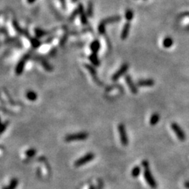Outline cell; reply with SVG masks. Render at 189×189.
I'll return each mask as SVG.
<instances>
[{
	"instance_id": "1",
	"label": "cell",
	"mask_w": 189,
	"mask_h": 189,
	"mask_svg": "<svg viewBox=\"0 0 189 189\" xmlns=\"http://www.w3.org/2000/svg\"><path fill=\"white\" fill-rule=\"evenodd\" d=\"M142 166L144 167V177L145 180L146 181L147 184H149L150 187L153 188H157V183L155 179H154L153 175H152L151 171L149 170V162L147 160H143Z\"/></svg>"
},
{
	"instance_id": "2",
	"label": "cell",
	"mask_w": 189,
	"mask_h": 189,
	"mask_svg": "<svg viewBox=\"0 0 189 189\" xmlns=\"http://www.w3.org/2000/svg\"><path fill=\"white\" fill-rule=\"evenodd\" d=\"M32 55V53H31L30 52H28V53H25L23 56L22 57V58L20 60L18 64H16V67L15 69V73L16 75L19 76L20 74H22L25 70V64H26L27 61L29 59H31Z\"/></svg>"
},
{
	"instance_id": "3",
	"label": "cell",
	"mask_w": 189,
	"mask_h": 189,
	"mask_svg": "<svg viewBox=\"0 0 189 189\" xmlns=\"http://www.w3.org/2000/svg\"><path fill=\"white\" fill-rule=\"evenodd\" d=\"M88 136H89L88 133L86 132H80L74 133V134H69L65 136V137H64V141L67 142L84 141V140L87 139Z\"/></svg>"
},
{
	"instance_id": "4",
	"label": "cell",
	"mask_w": 189,
	"mask_h": 189,
	"mask_svg": "<svg viewBox=\"0 0 189 189\" xmlns=\"http://www.w3.org/2000/svg\"><path fill=\"white\" fill-rule=\"evenodd\" d=\"M85 68L89 71V73L91 74L92 78L94 81V82L98 85L99 86H103L104 84L102 81L100 80V79L98 77V73H97L95 67H94L93 64H84Z\"/></svg>"
},
{
	"instance_id": "5",
	"label": "cell",
	"mask_w": 189,
	"mask_h": 189,
	"mask_svg": "<svg viewBox=\"0 0 189 189\" xmlns=\"http://www.w3.org/2000/svg\"><path fill=\"white\" fill-rule=\"evenodd\" d=\"M94 156L95 155L92 152H89V153H87L86 155H84V156H82L81 158H80L79 159H77V160L74 162V166L77 167H81V166L84 165L88 163L93 160L94 158Z\"/></svg>"
},
{
	"instance_id": "6",
	"label": "cell",
	"mask_w": 189,
	"mask_h": 189,
	"mask_svg": "<svg viewBox=\"0 0 189 189\" xmlns=\"http://www.w3.org/2000/svg\"><path fill=\"white\" fill-rule=\"evenodd\" d=\"M118 130L120 135V139H121V142L123 146H126L128 144V135H127V132L125 126L124 124H119L118 126Z\"/></svg>"
},
{
	"instance_id": "7",
	"label": "cell",
	"mask_w": 189,
	"mask_h": 189,
	"mask_svg": "<svg viewBox=\"0 0 189 189\" xmlns=\"http://www.w3.org/2000/svg\"><path fill=\"white\" fill-rule=\"evenodd\" d=\"M129 68V64L128 63H124L122 64V66L119 68V70L116 71L112 77V80L113 81H116L120 78H121L123 74H125L126 71H128Z\"/></svg>"
},
{
	"instance_id": "8",
	"label": "cell",
	"mask_w": 189,
	"mask_h": 189,
	"mask_svg": "<svg viewBox=\"0 0 189 189\" xmlns=\"http://www.w3.org/2000/svg\"><path fill=\"white\" fill-rule=\"evenodd\" d=\"M171 128L172 130L174 131L175 135H177V137H178V139L180 140V141H184L186 139V135L185 133L184 132V131L182 130V129L181 128V127L177 125V123H173L171 124Z\"/></svg>"
},
{
	"instance_id": "9",
	"label": "cell",
	"mask_w": 189,
	"mask_h": 189,
	"mask_svg": "<svg viewBox=\"0 0 189 189\" xmlns=\"http://www.w3.org/2000/svg\"><path fill=\"white\" fill-rule=\"evenodd\" d=\"M57 29H58L57 27H55V28L50 29V30H44V29H41L40 27H36V28H34V34H35L36 37L40 39L44 36H47L49 35V34L54 33V32H56Z\"/></svg>"
},
{
	"instance_id": "10",
	"label": "cell",
	"mask_w": 189,
	"mask_h": 189,
	"mask_svg": "<svg viewBox=\"0 0 189 189\" xmlns=\"http://www.w3.org/2000/svg\"><path fill=\"white\" fill-rule=\"evenodd\" d=\"M78 10H79V17L81 20V22L82 25H87L88 24V16L87 13L85 12L84 11V6L81 3L79 4V5L77 6Z\"/></svg>"
},
{
	"instance_id": "11",
	"label": "cell",
	"mask_w": 189,
	"mask_h": 189,
	"mask_svg": "<svg viewBox=\"0 0 189 189\" xmlns=\"http://www.w3.org/2000/svg\"><path fill=\"white\" fill-rule=\"evenodd\" d=\"M125 82H126L127 85H128V86L129 87V88H130V91L132 92V93L134 94H137L138 93L137 86V85L135 84L134 81H133V80L132 79V77H131V76L130 74L125 75Z\"/></svg>"
},
{
	"instance_id": "12",
	"label": "cell",
	"mask_w": 189,
	"mask_h": 189,
	"mask_svg": "<svg viewBox=\"0 0 189 189\" xmlns=\"http://www.w3.org/2000/svg\"><path fill=\"white\" fill-rule=\"evenodd\" d=\"M131 27V24L130 22H127L126 23L124 24L123 29H122L121 34V38L122 40H125L129 35L130 33Z\"/></svg>"
},
{
	"instance_id": "13",
	"label": "cell",
	"mask_w": 189,
	"mask_h": 189,
	"mask_svg": "<svg viewBox=\"0 0 189 189\" xmlns=\"http://www.w3.org/2000/svg\"><path fill=\"white\" fill-rule=\"evenodd\" d=\"M121 20V17L120 15H114L111 16V17H108L107 18H105L101 22H102L104 25H108L112 23H116V22H119Z\"/></svg>"
},
{
	"instance_id": "14",
	"label": "cell",
	"mask_w": 189,
	"mask_h": 189,
	"mask_svg": "<svg viewBox=\"0 0 189 189\" xmlns=\"http://www.w3.org/2000/svg\"><path fill=\"white\" fill-rule=\"evenodd\" d=\"M155 84V81L154 80L148 79H141L139 80L137 83V85L138 86L141 87H151L154 86Z\"/></svg>"
},
{
	"instance_id": "15",
	"label": "cell",
	"mask_w": 189,
	"mask_h": 189,
	"mask_svg": "<svg viewBox=\"0 0 189 189\" xmlns=\"http://www.w3.org/2000/svg\"><path fill=\"white\" fill-rule=\"evenodd\" d=\"M101 48V44L100 41L98 40H95L92 41L90 45V49H91L92 53H98L99 50H100Z\"/></svg>"
},
{
	"instance_id": "16",
	"label": "cell",
	"mask_w": 189,
	"mask_h": 189,
	"mask_svg": "<svg viewBox=\"0 0 189 189\" xmlns=\"http://www.w3.org/2000/svg\"><path fill=\"white\" fill-rule=\"evenodd\" d=\"M88 58L90 60V61H91V64H93L94 67H99L100 65V60H99V57L97 53H92L89 55Z\"/></svg>"
},
{
	"instance_id": "17",
	"label": "cell",
	"mask_w": 189,
	"mask_h": 189,
	"mask_svg": "<svg viewBox=\"0 0 189 189\" xmlns=\"http://www.w3.org/2000/svg\"><path fill=\"white\" fill-rule=\"evenodd\" d=\"M12 25L14 29L15 30V32H17L18 34L20 35H23V32H24V29H22L21 27H20V24L18 23V22L15 19H13L12 20Z\"/></svg>"
},
{
	"instance_id": "18",
	"label": "cell",
	"mask_w": 189,
	"mask_h": 189,
	"mask_svg": "<svg viewBox=\"0 0 189 189\" xmlns=\"http://www.w3.org/2000/svg\"><path fill=\"white\" fill-rule=\"evenodd\" d=\"M29 41H30L31 46L32 47L34 48V49H36V48H40L41 44H42V42L40 40V39L37 37H32L29 40Z\"/></svg>"
},
{
	"instance_id": "19",
	"label": "cell",
	"mask_w": 189,
	"mask_h": 189,
	"mask_svg": "<svg viewBox=\"0 0 189 189\" xmlns=\"http://www.w3.org/2000/svg\"><path fill=\"white\" fill-rule=\"evenodd\" d=\"M173 40L170 36H166L164 40H163V46L165 48H170V47L172 46L173 45Z\"/></svg>"
},
{
	"instance_id": "20",
	"label": "cell",
	"mask_w": 189,
	"mask_h": 189,
	"mask_svg": "<svg viewBox=\"0 0 189 189\" xmlns=\"http://www.w3.org/2000/svg\"><path fill=\"white\" fill-rule=\"evenodd\" d=\"M20 40L18 36H7L4 41H3V43L4 44H9V45H12L13 43H15L18 41H19Z\"/></svg>"
},
{
	"instance_id": "21",
	"label": "cell",
	"mask_w": 189,
	"mask_h": 189,
	"mask_svg": "<svg viewBox=\"0 0 189 189\" xmlns=\"http://www.w3.org/2000/svg\"><path fill=\"white\" fill-rule=\"evenodd\" d=\"M26 98L27 100H29V101H32V102H34L37 100V94L34 91H29L26 93Z\"/></svg>"
},
{
	"instance_id": "22",
	"label": "cell",
	"mask_w": 189,
	"mask_h": 189,
	"mask_svg": "<svg viewBox=\"0 0 189 189\" xmlns=\"http://www.w3.org/2000/svg\"><path fill=\"white\" fill-rule=\"evenodd\" d=\"M159 120H160V116L157 113H155V114H152L151 118L149 120V123L151 125H155L157 124L159 122Z\"/></svg>"
},
{
	"instance_id": "23",
	"label": "cell",
	"mask_w": 189,
	"mask_h": 189,
	"mask_svg": "<svg viewBox=\"0 0 189 189\" xmlns=\"http://www.w3.org/2000/svg\"><path fill=\"white\" fill-rule=\"evenodd\" d=\"M70 36V34L68 33V32H65L64 33V34L62 36V37L60 39L59 41V46H64L65 45V43H67V41L68 40V37Z\"/></svg>"
},
{
	"instance_id": "24",
	"label": "cell",
	"mask_w": 189,
	"mask_h": 189,
	"mask_svg": "<svg viewBox=\"0 0 189 189\" xmlns=\"http://www.w3.org/2000/svg\"><path fill=\"white\" fill-rule=\"evenodd\" d=\"M86 13L89 18L93 17V3L92 2H88V3Z\"/></svg>"
},
{
	"instance_id": "25",
	"label": "cell",
	"mask_w": 189,
	"mask_h": 189,
	"mask_svg": "<svg viewBox=\"0 0 189 189\" xmlns=\"http://www.w3.org/2000/svg\"><path fill=\"white\" fill-rule=\"evenodd\" d=\"M3 91L4 92V93H5V95L6 96V98H7L9 103H10L11 105L15 106V102L14 100H13L12 97L11 96V94H10V93H9V92L8 91V90L6 89V88H3Z\"/></svg>"
},
{
	"instance_id": "26",
	"label": "cell",
	"mask_w": 189,
	"mask_h": 189,
	"mask_svg": "<svg viewBox=\"0 0 189 189\" xmlns=\"http://www.w3.org/2000/svg\"><path fill=\"white\" fill-rule=\"evenodd\" d=\"M79 15V10H78L77 8H76L74 10L72 11V13H71V15H70V17H69V18H68L69 22H72L74 20L76 19V18H77Z\"/></svg>"
},
{
	"instance_id": "27",
	"label": "cell",
	"mask_w": 189,
	"mask_h": 189,
	"mask_svg": "<svg viewBox=\"0 0 189 189\" xmlns=\"http://www.w3.org/2000/svg\"><path fill=\"white\" fill-rule=\"evenodd\" d=\"M134 17V13L131 9H127L125 13V18L128 22L131 21Z\"/></svg>"
},
{
	"instance_id": "28",
	"label": "cell",
	"mask_w": 189,
	"mask_h": 189,
	"mask_svg": "<svg viewBox=\"0 0 189 189\" xmlns=\"http://www.w3.org/2000/svg\"><path fill=\"white\" fill-rule=\"evenodd\" d=\"M140 173H141V167H139V166H135L132 170V172H131V174H132V177H134V178L139 177Z\"/></svg>"
},
{
	"instance_id": "29",
	"label": "cell",
	"mask_w": 189,
	"mask_h": 189,
	"mask_svg": "<svg viewBox=\"0 0 189 189\" xmlns=\"http://www.w3.org/2000/svg\"><path fill=\"white\" fill-rule=\"evenodd\" d=\"M98 30L99 34H101V35H104L106 33V25H104L102 22H100V24L98 25Z\"/></svg>"
},
{
	"instance_id": "30",
	"label": "cell",
	"mask_w": 189,
	"mask_h": 189,
	"mask_svg": "<svg viewBox=\"0 0 189 189\" xmlns=\"http://www.w3.org/2000/svg\"><path fill=\"white\" fill-rule=\"evenodd\" d=\"M36 150L35 149H29L27 150V151H26V152H25V155H26L27 157H29V158L33 157V156L36 155Z\"/></svg>"
},
{
	"instance_id": "31",
	"label": "cell",
	"mask_w": 189,
	"mask_h": 189,
	"mask_svg": "<svg viewBox=\"0 0 189 189\" xmlns=\"http://www.w3.org/2000/svg\"><path fill=\"white\" fill-rule=\"evenodd\" d=\"M18 181L17 179H13L11 181V183L9 184L8 189H15L16 187L18 186Z\"/></svg>"
},
{
	"instance_id": "32",
	"label": "cell",
	"mask_w": 189,
	"mask_h": 189,
	"mask_svg": "<svg viewBox=\"0 0 189 189\" xmlns=\"http://www.w3.org/2000/svg\"><path fill=\"white\" fill-rule=\"evenodd\" d=\"M57 47H53L51 49H50L49 50V52L47 54V56L48 57H54L55 55H56L57 53Z\"/></svg>"
},
{
	"instance_id": "33",
	"label": "cell",
	"mask_w": 189,
	"mask_h": 189,
	"mask_svg": "<svg viewBox=\"0 0 189 189\" xmlns=\"http://www.w3.org/2000/svg\"><path fill=\"white\" fill-rule=\"evenodd\" d=\"M9 121H4V123H2L1 126V131H0L1 134H3L4 131L7 129V127L9 126Z\"/></svg>"
},
{
	"instance_id": "34",
	"label": "cell",
	"mask_w": 189,
	"mask_h": 189,
	"mask_svg": "<svg viewBox=\"0 0 189 189\" xmlns=\"http://www.w3.org/2000/svg\"><path fill=\"white\" fill-rule=\"evenodd\" d=\"M1 32H2V34H4V36H9V31H8V29H7V28H6V27L2 26V27H1Z\"/></svg>"
},
{
	"instance_id": "35",
	"label": "cell",
	"mask_w": 189,
	"mask_h": 189,
	"mask_svg": "<svg viewBox=\"0 0 189 189\" xmlns=\"http://www.w3.org/2000/svg\"><path fill=\"white\" fill-rule=\"evenodd\" d=\"M55 35H51L50 36H48V38L46 39V40L44 41V43H46V44H48V43H50V42H52L53 41L54 39L55 38Z\"/></svg>"
},
{
	"instance_id": "36",
	"label": "cell",
	"mask_w": 189,
	"mask_h": 189,
	"mask_svg": "<svg viewBox=\"0 0 189 189\" xmlns=\"http://www.w3.org/2000/svg\"><path fill=\"white\" fill-rule=\"evenodd\" d=\"M61 4V7L63 8V10L65 11L67 9V4H66V0H59Z\"/></svg>"
},
{
	"instance_id": "37",
	"label": "cell",
	"mask_w": 189,
	"mask_h": 189,
	"mask_svg": "<svg viewBox=\"0 0 189 189\" xmlns=\"http://www.w3.org/2000/svg\"><path fill=\"white\" fill-rule=\"evenodd\" d=\"M184 186L187 189H189V181H186L184 183Z\"/></svg>"
},
{
	"instance_id": "38",
	"label": "cell",
	"mask_w": 189,
	"mask_h": 189,
	"mask_svg": "<svg viewBox=\"0 0 189 189\" xmlns=\"http://www.w3.org/2000/svg\"><path fill=\"white\" fill-rule=\"evenodd\" d=\"M36 2V0H27V2L28 4H33L34 2Z\"/></svg>"
},
{
	"instance_id": "39",
	"label": "cell",
	"mask_w": 189,
	"mask_h": 189,
	"mask_svg": "<svg viewBox=\"0 0 189 189\" xmlns=\"http://www.w3.org/2000/svg\"><path fill=\"white\" fill-rule=\"evenodd\" d=\"M89 189H95V188H94V186H93V185H91V186H90V188H89Z\"/></svg>"
},
{
	"instance_id": "40",
	"label": "cell",
	"mask_w": 189,
	"mask_h": 189,
	"mask_svg": "<svg viewBox=\"0 0 189 189\" xmlns=\"http://www.w3.org/2000/svg\"><path fill=\"white\" fill-rule=\"evenodd\" d=\"M79 0H71V2H72V3H76V2H77Z\"/></svg>"
},
{
	"instance_id": "41",
	"label": "cell",
	"mask_w": 189,
	"mask_h": 189,
	"mask_svg": "<svg viewBox=\"0 0 189 189\" xmlns=\"http://www.w3.org/2000/svg\"><path fill=\"white\" fill-rule=\"evenodd\" d=\"M3 189H8V188H4Z\"/></svg>"
}]
</instances>
